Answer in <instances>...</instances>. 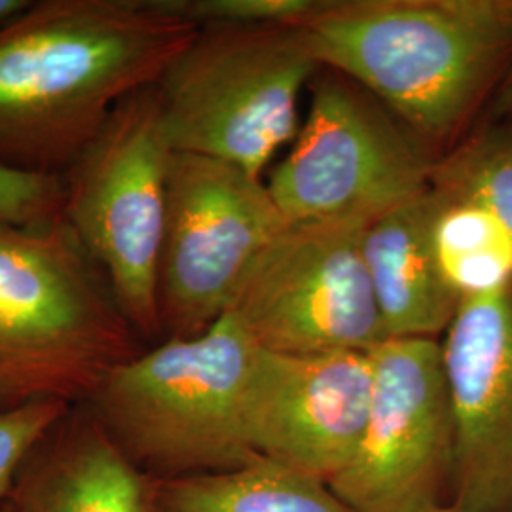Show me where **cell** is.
Masks as SVG:
<instances>
[{
    "label": "cell",
    "mask_w": 512,
    "mask_h": 512,
    "mask_svg": "<svg viewBox=\"0 0 512 512\" xmlns=\"http://www.w3.org/2000/svg\"><path fill=\"white\" fill-rule=\"evenodd\" d=\"M437 198L425 192L370 220L363 258L372 294L389 338L440 340L461 298L440 272L433 247Z\"/></svg>",
    "instance_id": "cell-13"
},
{
    "label": "cell",
    "mask_w": 512,
    "mask_h": 512,
    "mask_svg": "<svg viewBox=\"0 0 512 512\" xmlns=\"http://www.w3.org/2000/svg\"><path fill=\"white\" fill-rule=\"evenodd\" d=\"M370 395V351L283 355L256 346L247 440L258 458L330 484L361 444Z\"/></svg>",
    "instance_id": "cell-11"
},
{
    "label": "cell",
    "mask_w": 512,
    "mask_h": 512,
    "mask_svg": "<svg viewBox=\"0 0 512 512\" xmlns=\"http://www.w3.org/2000/svg\"><path fill=\"white\" fill-rule=\"evenodd\" d=\"M319 69L302 25L202 27L156 84L165 139L262 177Z\"/></svg>",
    "instance_id": "cell-5"
},
{
    "label": "cell",
    "mask_w": 512,
    "mask_h": 512,
    "mask_svg": "<svg viewBox=\"0 0 512 512\" xmlns=\"http://www.w3.org/2000/svg\"><path fill=\"white\" fill-rule=\"evenodd\" d=\"M365 220L289 222L232 308L256 346L283 355L368 353L387 340L363 258Z\"/></svg>",
    "instance_id": "cell-9"
},
{
    "label": "cell",
    "mask_w": 512,
    "mask_h": 512,
    "mask_svg": "<svg viewBox=\"0 0 512 512\" xmlns=\"http://www.w3.org/2000/svg\"><path fill=\"white\" fill-rule=\"evenodd\" d=\"M150 512H353L329 484L258 458L232 471L152 480Z\"/></svg>",
    "instance_id": "cell-15"
},
{
    "label": "cell",
    "mask_w": 512,
    "mask_h": 512,
    "mask_svg": "<svg viewBox=\"0 0 512 512\" xmlns=\"http://www.w3.org/2000/svg\"><path fill=\"white\" fill-rule=\"evenodd\" d=\"M256 344L232 313L192 338L112 368L88 399L110 439L150 480L232 471L258 459L245 431Z\"/></svg>",
    "instance_id": "cell-4"
},
{
    "label": "cell",
    "mask_w": 512,
    "mask_h": 512,
    "mask_svg": "<svg viewBox=\"0 0 512 512\" xmlns=\"http://www.w3.org/2000/svg\"><path fill=\"white\" fill-rule=\"evenodd\" d=\"M437 156L365 88L332 69L268 190L287 222L370 220L431 186Z\"/></svg>",
    "instance_id": "cell-7"
},
{
    "label": "cell",
    "mask_w": 512,
    "mask_h": 512,
    "mask_svg": "<svg viewBox=\"0 0 512 512\" xmlns=\"http://www.w3.org/2000/svg\"><path fill=\"white\" fill-rule=\"evenodd\" d=\"M0 512H14V511H12V507H10V503H6V505H2V507H0Z\"/></svg>",
    "instance_id": "cell-24"
},
{
    "label": "cell",
    "mask_w": 512,
    "mask_h": 512,
    "mask_svg": "<svg viewBox=\"0 0 512 512\" xmlns=\"http://www.w3.org/2000/svg\"><path fill=\"white\" fill-rule=\"evenodd\" d=\"M31 6V0H0V27L27 12Z\"/></svg>",
    "instance_id": "cell-22"
},
{
    "label": "cell",
    "mask_w": 512,
    "mask_h": 512,
    "mask_svg": "<svg viewBox=\"0 0 512 512\" xmlns=\"http://www.w3.org/2000/svg\"><path fill=\"white\" fill-rule=\"evenodd\" d=\"M437 512H478L471 511V509H463V507H458V505H448V507H444V509H440Z\"/></svg>",
    "instance_id": "cell-23"
},
{
    "label": "cell",
    "mask_w": 512,
    "mask_h": 512,
    "mask_svg": "<svg viewBox=\"0 0 512 512\" xmlns=\"http://www.w3.org/2000/svg\"><path fill=\"white\" fill-rule=\"evenodd\" d=\"M198 31L156 0L33 2L0 27V162L44 173L74 164Z\"/></svg>",
    "instance_id": "cell-1"
},
{
    "label": "cell",
    "mask_w": 512,
    "mask_h": 512,
    "mask_svg": "<svg viewBox=\"0 0 512 512\" xmlns=\"http://www.w3.org/2000/svg\"><path fill=\"white\" fill-rule=\"evenodd\" d=\"M152 480L90 412L71 416L38 444L12 490L14 512H150Z\"/></svg>",
    "instance_id": "cell-14"
},
{
    "label": "cell",
    "mask_w": 512,
    "mask_h": 512,
    "mask_svg": "<svg viewBox=\"0 0 512 512\" xmlns=\"http://www.w3.org/2000/svg\"><path fill=\"white\" fill-rule=\"evenodd\" d=\"M490 101L492 124H512V57Z\"/></svg>",
    "instance_id": "cell-21"
},
{
    "label": "cell",
    "mask_w": 512,
    "mask_h": 512,
    "mask_svg": "<svg viewBox=\"0 0 512 512\" xmlns=\"http://www.w3.org/2000/svg\"><path fill=\"white\" fill-rule=\"evenodd\" d=\"M361 444L330 490L353 512H437L454 499L456 420L440 340L389 338L370 351Z\"/></svg>",
    "instance_id": "cell-10"
},
{
    "label": "cell",
    "mask_w": 512,
    "mask_h": 512,
    "mask_svg": "<svg viewBox=\"0 0 512 512\" xmlns=\"http://www.w3.org/2000/svg\"><path fill=\"white\" fill-rule=\"evenodd\" d=\"M109 283L63 219L0 224V401L90 399L135 357Z\"/></svg>",
    "instance_id": "cell-3"
},
{
    "label": "cell",
    "mask_w": 512,
    "mask_h": 512,
    "mask_svg": "<svg viewBox=\"0 0 512 512\" xmlns=\"http://www.w3.org/2000/svg\"><path fill=\"white\" fill-rule=\"evenodd\" d=\"M171 156L152 86L112 110L65 186L63 220L143 336L162 332L158 275Z\"/></svg>",
    "instance_id": "cell-6"
},
{
    "label": "cell",
    "mask_w": 512,
    "mask_h": 512,
    "mask_svg": "<svg viewBox=\"0 0 512 512\" xmlns=\"http://www.w3.org/2000/svg\"><path fill=\"white\" fill-rule=\"evenodd\" d=\"M302 29L319 67L365 88L440 158L511 63L512 0H327Z\"/></svg>",
    "instance_id": "cell-2"
},
{
    "label": "cell",
    "mask_w": 512,
    "mask_h": 512,
    "mask_svg": "<svg viewBox=\"0 0 512 512\" xmlns=\"http://www.w3.org/2000/svg\"><path fill=\"white\" fill-rule=\"evenodd\" d=\"M69 404L59 399H31L0 406V503L12 494L25 461L38 444L71 412Z\"/></svg>",
    "instance_id": "cell-19"
},
{
    "label": "cell",
    "mask_w": 512,
    "mask_h": 512,
    "mask_svg": "<svg viewBox=\"0 0 512 512\" xmlns=\"http://www.w3.org/2000/svg\"><path fill=\"white\" fill-rule=\"evenodd\" d=\"M440 349L456 420L452 505L512 512V281L463 298Z\"/></svg>",
    "instance_id": "cell-12"
},
{
    "label": "cell",
    "mask_w": 512,
    "mask_h": 512,
    "mask_svg": "<svg viewBox=\"0 0 512 512\" xmlns=\"http://www.w3.org/2000/svg\"><path fill=\"white\" fill-rule=\"evenodd\" d=\"M171 16L202 27L302 25L327 0H156Z\"/></svg>",
    "instance_id": "cell-18"
},
{
    "label": "cell",
    "mask_w": 512,
    "mask_h": 512,
    "mask_svg": "<svg viewBox=\"0 0 512 512\" xmlns=\"http://www.w3.org/2000/svg\"><path fill=\"white\" fill-rule=\"evenodd\" d=\"M287 224L262 177L215 158L173 152L158 275L167 338H192L215 325Z\"/></svg>",
    "instance_id": "cell-8"
},
{
    "label": "cell",
    "mask_w": 512,
    "mask_h": 512,
    "mask_svg": "<svg viewBox=\"0 0 512 512\" xmlns=\"http://www.w3.org/2000/svg\"><path fill=\"white\" fill-rule=\"evenodd\" d=\"M433 247L440 272L459 298L512 281V243L484 209L439 194Z\"/></svg>",
    "instance_id": "cell-16"
},
{
    "label": "cell",
    "mask_w": 512,
    "mask_h": 512,
    "mask_svg": "<svg viewBox=\"0 0 512 512\" xmlns=\"http://www.w3.org/2000/svg\"><path fill=\"white\" fill-rule=\"evenodd\" d=\"M431 188L484 209L512 243V124H490L437 160Z\"/></svg>",
    "instance_id": "cell-17"
},
{
    "label": "cell",
    "mask_w": 512,
    "mask_h": 512,
    "mask_svg": "<svg viewBox=\"0 0 512 512\" xmlns=\"http://www.w3.org/2000/svg\"><path fill=\"white\" fill-rule=\"evenodd\" d=\"M0 404H4V403H2V401H0Z\"/></svg>",
    "instance_id": "cell-25"
},
{
    "label": "cell",
    "mask_w": 512,
    "mask_h": 512,
    "mask_svg": "<svg viewBox=\"0 0 512 512\" xmlns=\"http://www.w3.org/2000/svg\"><path fill=\"white\" fill-rule=\"evenodd\" d=\"M65 184L54 173L0 162V224L38 226L63 219Z\"/></svg>",
    "instance_id": "cell-20"
}]
</instances>
